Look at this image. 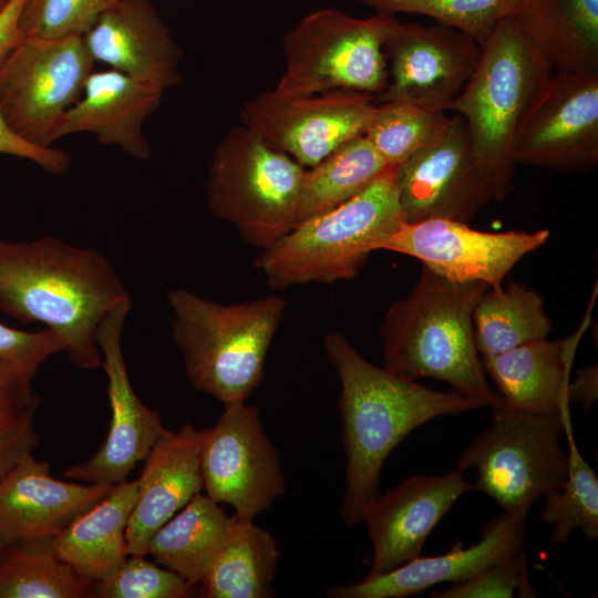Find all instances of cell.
I'll use <instances>...</instances> for the list:
<instances>
[{
  "label": "cell",
  "mask_w": 598,
  "mask_h": 598,
  "mask_svg": "<svg viewBox=\"0 0 598 598\" xmlns=\"http://www.w3.org/2000/svg\"><path fill=\"white\" fill-rule=\"evenodd\" d=\"M323 348L340 380L338 410L346 456L341 516L350 527L362 522L365 508L380 494L386 457L413 430L486 405L453 389L433 390L377 367L340 332L326 334Z\"/></svg>",
  "instance_id": "1"
},
{
  "label": "cell",
  "mask_w": 598,
  "mask_h": 598,
  "mask_svg": "<svg viewBox=\"0 0 598 598\" xmlns=\"http://www.w3.org/2000/svg\"><path fill=\"white\" fill-rule=\"evenodd\" d=\"M128 301L113 266L95 249L51 236L0 240V312L44 324L80 369L101 367L97 330L109 313Z\"/></svg>",
  "instance_id": "2"
},
{
  "label": "cell",
  "mask_w": 598,
  "mask_h": 598,
  "mask_svg": "<svg viewBox=\"0 0 598 598\" xmlns=\"http://www.w3.org/2000/svg\"><path fill=\"white\" fill-rule=\"evenodd\" d=\"M488 287L451 281L423 267L416 286L391 305L380 324L383 367L412 380L444 381L486 406L501 404L474 340V307Z\"/></svg>",
  "instance_id": "3"
},
{
  "label": "cell",
  "mask_w": 598,
  "mask_h": 598,
  "mask_svg": "<svg viewBox=\"0 0 598 598\" xmlns=\"http://www.w3.org/2000/svg\"><path fill=\"white\" fill-rule=\"evenodd\" d=\"M481 48L472 76L446 111L464 118L494 199L502 200L514 189L515 133L554 70L517 14L502 19Z\"/></svg>",
  "instance_id": "4"
},
{
  "label": "cell",
  "mask_w": 598,
  "mask_h": 598,
  "mask_svg": "<svg viewBox=\"0 0 598 598\" xmlns=\"http://www.w3.org/2000/svg\"><path fill=\"white\" fill-rule=\"evenodd\" d=\"M172 337L194 388L225 403L246 401L264 378L286 300L223 305L185 288L167 291Z\"/></svg>",
  "instance_id": "5"
},
{
  "label": "cell",
  "mask_w": 598,
  "mask_h": 598,
  "mask_svg": "<svg viewBox=\"0 0 598 598\" xmlns=\"http://www.w3.org/2000/svg\"><path fill=\"white\" fill-rule=\"evenodd\" d=\"M398 165L331 210L293 226L254 261L272 289L333 283L358 275L369 255L402 224Z\"/></svg>",
  "instance_id": "6"
},
{
  "label": "cell",
  "mask_w": 598,
  "mask_h": 598,
  "mask_svg": "<svg viewBox=\"0 0 598 598\" xmlns=\"http://www.w3.org/2000/svg\"><path fill=\"white\" fill-rule=\"evenodd\" d=\"M492 424L462 452L457 470L472 468L474 489L487 494L503 513L526 520L534 503L559 489L568 475L560 445L564 413H534L494 406Z\"/></svg>",
  "instance_id": "7"
},
{
  "label": "cell",
  "mask_w": 598,
  "mask_h": 598,
  "mask_svg": "<svg viewBox=\"0 0 598 598\" xmlns=\"http://www.w3.org/2000/svg\"><path fill=\"white\" fill-rule=\"evenodd\" d=\"M305 172L245 125L234 127L213 153L208 207L233 224L246 243L264 250L295 226Z\"/></svg>",
  "instance_id": "8"
},
{
  "label": "cell",
  "mask_w": 598,
  "mask_h": 598,
  "mask_svg": "<svg viewBox=\"0 0 598 598\" xmlns=\"http://www.w3.org/2000/svg\"><path fill=\"white\" fill-rule=\"evenodd\" d=\"M398 23L388 12L359 19L327 8L307 14L283 37L286 70L275 90L291 96L333 90L378 96L389 81L383 47Z\"/></svg>",
  "instance_id": "9"
},
{
  "label": "cell",
  "mask_w": 598,
  "mask_h": 598,
  "mask_svg": "<svg viewBox=\"0 0 598 598\" xmlns=\"http://www.w3.org/2000/svg\"><path fill=\"white\" fill-rule=\"evenodd\" d=\"M94 63L83 37L23 39L0 62V113L6 123L23 140L51 146Z\"/></svg>",
  "instance_id": "10"
},
{
  "label": "cell",
  "mask_w": 598,
  "mask_h": 598,
  "mask_svg": "<svg viewBox=\"0 0 598 598\" xmlns=\"http://www.w3.org/2000/svg\"><path fill=\"white\" fill-rule=\"evenodd\" d=\"M224 406L217 423L203 430L204 491L216 503L230 505L237 517L255 520L285 494L280 458L257 406L245 401Z\"/></svg>",
  "instance_id": "11"
},
{
  "label": "cell",
  "mask_w": 598,
  "mask_h": 598,
  "mask_svg": "<svg viewBox=\"0 0 598 598\" xmlns=\"http://www.w3.org/2000/svg\"><path fill=\"white\" fill-rule=\"evenodd\" d=\"M375 106L374 95L358 91L291 96L274 90L246 102L240 117L269 147L312 167L364 134Z\"/></svg>",
  "instance_id": "12"
},
{
  "label": "cell",
  "mask_w": 598,
  "mask_h": 598,
  "mask_svg": "<svg viewBox=\"0 0 598 598\" xmlns=\"http://www.w3.org/2000/svg\"><path fill=\"white\" fill-rule=\"evenodd\" d=\"M517 164L589 173L598 164V74L554 71L513 141Z\"/></svg>",
  "instance_id": "13"
},
{
  "label": "cell",
  "mask_w": 598,
  "mask_h": 598,
  "mask_svg": "<svg viewBox=\"0 0 598 598\" xmlns=\"http://www.w3.org/2000/svg\"><path fill=\"white\" fill-rule=\"evenodd\" d=\"M399 202L404 223L448 219L467 223L492 198L466 123L455 114L442 135L398 165Z\"/></svg>",
  "instance_id": "14"
},
{
  "label": "cell",
  "mask_w": 598,
  "mask_h": 598,
  "mask_svg": "<svg viewBox=\"0 0 598 598\" xmlns=\"http://www.w3.org/2000/svg\"><path fill=\"white\" fill-rule=\"evenodd\" d=\"M549 235L547 229L488 233L467 223L429 219L402 223L381 249L414 257L451 281H478L495 287L525 255L542 247Z\"/></svg>",
  "instance_id": "15"
},
{
  "label": "cell",
  "mask_w": 598,
  "mask_h": 598,
  "mask_svg": "<svg viewBox=\"0 0 598 598\" xmlns=\"http://www.w3.org/2000/svg\"><path fill=\"white\" fill-rule=\"evenodd\" d=\"M130 309L131 301L120 305L97 330L101 367L107 378L110 427L92 457L63 472L69 480L106 486L123 483L166 431L158 413L140 400L130 381L122 349V331Z\"/></svg>",
  "instance_id": "16"
},
{
  "label": "cell",
  "mask_w": 598,
  "mask_h": 598,
  "mask_svg": "<svg viewBox=\"0 0 598 598\" xmlns=\"http://www.w3.org/2000/svg\"><path fill=\"white\" fill-rule=\"evenodd\" d=\"M383 51L389 81L375 103L402 100L446 112L472 76L482 48L471 37L446 25L399 21Z\"/></svg>",
  "instance_id": "17"
},
{
  "label": "cell",
  "mask_w": 598,
  "mask_h": 598,
  "mask_svg": "<svg viewBox=\"0 0 598 598\" xmlns=\"http://www.w3.org/2000/svg\"><path fill=\"white\" fill-rule=\"evenodd\" d=\"M474 485L456 470L444 475H414L378 495L365 508L373 559L365 577H375L417 557L439 522Z\"/></svg>",
  "instance_id": "18"
},
{
  "label": "cell",
  "mask_w": 598,
  "mask_h": 598,
  "mask_svg": "<svg viewBox=\"0 0 598 598\" xmlns=\"http://www.w3.org/2000/svg\"><path fill=\"white\" fill-rule=\"evenodd\" d=\"M94 60L165 91L181 83L182 49L152 0H116L83 35Z\"/></svg>",
  "instance_id": "19"
},
{
  "label": "cell",
  "mask_w": 598,
  "mask_h": 598,
  "mask_svg": "<svg viewBox=\"0 0 598 598\" xmlns=\"http://www.w3.org/2000/svg\"><path fill=\"white\" fill-rule=\"evenodd\" d=\"M525 522L506 513L492 518L477 543L465 547L460 540L445 554L421 555L375 577L327 590L331 598H404L441 582L464 581L492 564L517 553L525 545Z\"/></svg>",
  "instance_id": "20"
},
{
  "label": "cell",
  "mask_w": 598,
  "mask_h": 598,
  "mask_svg": "<svg viewBox=\"0 0 598 598\" xmlns=\"http://www.w3.org/2000/svg\"><path fill=\"white\" fill-rule=\"evenodd\" d=\"M112 487L56 480L47 461L27 455L0 484V547L54 538Z\"/></svg>",
  "instance_id": "21"
},
{
  "label": "cell",
  "mask_w": 598,
  "mask_h": 598,
  "mask_svg": "<svg viewBox=\"0 0 598 598\" xmlns=\"http://www.w3.org/2000/svg\"><path fill=\"white\" fill-rule=\"evenodd\" d=\"M202 440L203 430L192 424L166 429L145 457L126 528L128 555H147L156 530L204 489Z\"/></svg>",
  "instance_id": "22"
},
{
  "label": "cell",
  "mask_w": 598,
  "mask_h": 598,
  "mask_svg": "<svg viewBox=\"0 0 598 598\" xmlns=\"http://www.w3.org/2000/svg\"><path fill=\"white\" fill-rule=\"evenodd\" d=\"M164 91L117 70H93L79 101L66 112L55 141L74 133L94 134L136 159H147L151 146L143 122L159 105Z\"/></svg>",
  "instance_id": "23"
},
{
  "label": "cell",
  "mask_w": 598,
  "mask_h": 598,
  "mask_svg": "<svg viewBox=\"0 0 598 598\" xmlns=\"http://www.w3.org/2000/svg\"><path fill=\"white\" fill-rule=\"evenodd\" d=\"M577 339H542L482 358L485 372L498 389L501 404L534 413L568 409L567 386Z\"/></svg>",
  "instance_id": "24"
},
{
  "label": "cell",
  "mask_w": 598,
  "mask_h": 598,
  "mask_svg": "<svg viewBox=\"0 0 598 598\" xmlns=\"http://www.w3.org/2000/svg\"><path fill=\"white\" fill-rule=\"evenodd\" d=\"M136 499L137 480L114 485L54 537L58 554L93 581L112 574L128 556L125 535Z\"/></svg>",
  "instance_id": "25"
},
{
  "label": "cell",
  "mask_w": 598,
  "mask_h": 598,
  "mask_svg": "<svg viewBox=\"0 0 598 598\" xmlns=\"http://www.w3.org/2000/svg\"><path fill=\"white\" fill-rule=\"evenodd\" d=\"M516 14L554 71L598 74V0H518Z\"/></svg>",
  "instance_id": "26"
},
{
  "label": "cell",
  "mask_w": 598,
  "mask_h": 598,
  "mask_svg": "<svg viewBox=\"0 0 598 598\" xmlns=\"http://www.w3.org/2000/svg\"><path fill=\"white\" fill-rule=\"evenodd\" d=\"M233 520L220 504L199 493L156 530L147 555L196 587L224 545Z\"/></svg>",
  "instance_id": "27"
},
{
  "label": "cell",
  "mask_w": 598,
  "mask_h": 598,
  "mask_svg": "<svg viewBox=\"0 0 598 598\" xmlns=\"http://www.w3.org/2000/svg\"><path fill=\"white\" fill-rule=\"evenodd\" d=\"M234 516L230 532L202 581L206 598H267L274 594L279 548L251 519Z\"/></svg>",
  "instance_id": "28"
},
{
  "label": "cell",
  "mask_w": 598,
  "mask_h": 598,
  "mask_svg": "<svg viewBox=\"0 0 598 598\" xmlns=\"http://www.w3.org/2000/svg\"><path fill=\"white\" fill-rule=\"evenodd\" d=\"M475 346L483 357L546 339L553 329L544 299L522 282L488 287L473 311Z\"/></svg>",
  "instance_id": "29"
},
{
  "label": "cell",
  "mask_w": 598,
  "mask_h": 598,
  "mask_svg": "<svg viewBox=\"0 0 598 598\" xmlns=\"http://www.w3.org/2000/svg\"><path fill=\"white\" fill-rule=\"evenodd\" d=\"M389 166L362 134L343 143L305 172L295 226L351 199Z\"/></svg>",
  "instance_id": "30"
},
{
  "label": "cell",
  "mask_w": 598,
  "mask_h": 598,
  "mask_svg": "<svg viewBox=\"0 0 598 598\" xmlns=\"http://www.w3.org/2000/svg\"><path fill=\"white\" fill-rule=\"evenodd\" d=\"M93 582L61 558L54 538L0 547V598H86Z\"/></svg>",
  "instance_id": "31"
},
{
  "label": "cell",
  "mask_w": 598,
  "mask_h": 598,
  "mask_svg": "<svg viewBox=\"0 0 598 598\" xmlns=\"http://www.w3.org/2000/svg\"><path fill=\"white\" fill-rule=\"evenodd\" d=\"M564 433L568 441V475L559 489L545 496L539 516L553 526V545L568 542L576 528L590 540L598 538V476L581 456L570 422L564 424Z\"/></svg>",
  "instance_id": "32"
},
{
  "label": "cell",
  "mask_w": 598,
  "mask_h": 598,
  "mask_svg": "<svg viewBox=\"0 0 598 598\" xmlns=\"http://www.w3.org/2000/svg\"><path fill=\"white\" fill-rule=\"evenodd\" d=\"M451 116L402 100L377 103L364 132L388 165H400L445 131Z\"/></svg>",
  "instance_id": "33"
},
{
  "label": "cell",
  "mask_w": 598,
  "mask_h": 598,
  "mask_svg": "<svg viewBox=\"0 0 598 598\" xmlns=\"http://www.w3.org/2000/svg\"><path fill=\"white\" fill-rule=\"evenodd\" d=\"M377 12L413 13L434 19L474 39L481 47L497 23L518 11V0H353Z\"/></svg>",
  "instance_id": "34"
},
{
  "label": "cell",
  "mask_w": 598,
  "mask_h": 598,
  "mask_svg": "<svg viewBox=\"0 0 598 598\" xmlns=\"http://www.w3.org/2000/svg\"><path fill=\"white\" fill-rule=\"evenodd\" d=\"M146 555H128L112 574L93 582L91 597L97 598H187L195 586L176 573L158 567Z\"/></svg>",
  "instance_id": "35"
},
{
  "label": "cell",
  "mask_w": 598,
  "mask_h": 598,
  "mask_svg": "<svg viewBox=\"0 0 598 598\" xmlns=\"http://www.w3.org/2000/svg\"><path fill=\"white\" fill-rule=\"evenodd\" d=\"M116 0H25L19 18L23 38L83 37Z\"/></svg>",
  "instance_id": "36"
},
{
  "label": "cell",
  "mask_w": 598,
  "mask_h": 598,
  "mask_svg": "<svg viewBox=\"0 0 598 598\" xmlns=\"http://www.w3.org/2000/svg\"><path fill=\"white\" fill-rule=\"evenodd\" d=\"M528 566L526 547L512 554L475 576L452 584L430 595L432 598H513L535 597Z\"/></svg>",
  "instance_id": "37"
},
{
  "label": "cell",
  "mask_w": 598,
  "mask_h": 598,
  "mask_svg": "<svg viewBox=\"0 0 598 598\" xmlns=\"http://www.w3.org/2000/svg\"><path fill=\"white\" fill-rule=\"evenodd\" d=\"M62 344L49 329L23 331L0 322V368L32 381L41 364L62 352Z\"/></svg>",
  "instance_id": "38"
},
{
  "label": "cell",
  "mask_w": 598,
  "mask_h": 598,
  "mask_svg": "<svg viewBox=\"0 0 598 598\" xmlns=\"http://www.w3.org/2000/svg\"><path fill=\"white\" fill-rule=\"evenodd\" d=\"M38 408L0 416V484L38 445L34 414Z\"/></svg>",
  "instance_id": "39"
},
{
  "label": "cell",
  "mask_w": 598,
  "mask_h": 598,
  "mask_svg": "<svg viewBox=\"0 0 598 598\" xmlns=\"http://www.w3.org/2000/svg\"><path fill=\"white\" fill-rule=\"evenodd\" d=\"M0 153L29 159L45 172L63 174L70 166V155L52 146H39L16 134L0 113Z\"/></svg>",
  "instance_id": "40"
},
{
  "label": "cell",
  "mask_w": 598,
  "mask_h": 598,
  "mask_svg": "<svg viewBox=\"0 0 598 598\" xmlns=\"http://www.w3.org/2000/svg\"><path fill=\"white\" fill-rule=\"evenodd\" d=\"M31 383L0 368V416L39 406L40 400L33 393Z\"/></svg>",
  "instance_id": "41"
},
{
  "label": "cell",
  "mask_w": 598,
  "mask_h": 598,
  "mask_svg": "<svg viewBox=\"0 0 598 598\" xmlns=\"http://www.w3.org/2000/svg\"><path fill=\"white\" fill-rule=\"evenodd\" d=\"M25 0H8L0 11V62L24 38L19 18Z\"/></svg>",
  "instance_id": "42"
},
{
  "label": "cell",
  "mask_w": 598,
  "mask_h": 598,
  "mask_svg": "<svg viewBox=\"0 0 598 598\" xmlns=\"http://www.w3.org/2000/svg\"><path fill=\"white\" fill-rule=\"evenodd\" d=\"M598 370L597 364L588 365L577 372L573 382L568 383L567 395L569 402H580L585 410H589L597 400Z\"/></svg>",
  "instance_id": "43"
},
{
  "label": "cell",
  "mask_w": 598,
  "mask_h": 598,
  "mask_svg": "<svg viewBox=\"0 0 598 598\" xmlns=\"http://www.w3.org/2000/svg\"><path fill=\"white\" fill-rule=\"evenodd\" d=\"M7 2H8V0H0V11L4 8Z\"/></svg>",
  "instance_id": "44"
}]
</instances>
